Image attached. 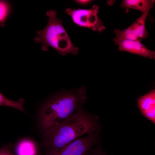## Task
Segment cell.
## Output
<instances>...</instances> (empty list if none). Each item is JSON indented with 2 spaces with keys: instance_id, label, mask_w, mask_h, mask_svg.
Returning <instances> with one entry per match:
<instances>
[{
  "instance_id": "7c38bea8",
  "label": "cell",
  "mask_w": 155,
  "mask_h": 155,
  "mask_svg": "<svg viewBox=\"0 0 155 155\" xmlns=\"http://www.w3.org/2000/svg\"><path fill=\"white\" fill-rule=\"evenodd\" d=\"M11 11L10 4L8 1L0 0V25L1 27L4 26Z\"/></svg>"
},
{
  "instance_id": "5bb4252c",
  "label": "cell",
  "mask_w": 155,
  "mask_h": 155,
  "mask_svg": "<svg viewBox=\"0 0 155 155\" xmlns=\"http://www.w3.org/2000/svg\"><path fill=\"white\" fill-rule=\"evenodd\" d=\"M86 155H105L102 152L98 149H96Z\"/></svg>"
},
{
  "instance_id": "4fadbf2b",
  "label": "cell",
  "mask_w": 155,
  "mask_h": 155,
  "mask_svg": "<svg viewBox=\"0 0 155 155\" xmlns=\"http://www.w3.org/2000/svg\"><path fill=\"white\" fill-rule=\"evenodd\" d=\"M12 144L9 143L8 144L0 148V155H16L11 152Z\"/></svg>"
},
{
  "instance_id": "9c48e42d",
  "label": "cell",
  "mask_w": 155,
  "mask_h": 155,
  "mask_svg": "<svg viewBox=\"0 0 155 155\" xmlns=\"http://www.w3.org/2000/svg\"><path fill=\"white\" fill-rule=\"evenodd\" d=\"M155 0H124L121 5L122 8L132 9L139 10L143 13L149 11L153 8Z\"/></svg>"
},
{
  "instance_id": "277c9868",
  "label": "cell",
  "mask_w": 155,
  "mask_h": 155,
  "mask_svg": "<svg viewBox=\"0 0 155 155\" xmlns=\"http://www.w3.org/2000/svg\"><path fill=\"white\" fill-rule=\"evenodd\" d=\"M99 9L98 6L94 5L89 9L67 8L65 12L71 16L73 22L78 26L101 32L105 27L98 17Z\"/></svg>"
},
{
  "instance_id": "9a60e30c",
  "label": "cell",
  "mask_w": 155,
  "mask_h": 155,
  "mask_svg": "<svg viewBox=\"0 0 155 155\" xmlns=\"http://www.w3.org/2000/svg\"><path fill=\"white\" fill-rule=\"evenodd\" d=\"M75 1L78 4L83 5H86L90 3L92 1L91 0H75Z\"/></svg>"
},
{
  "instance_id": "3957f363",
  "label": "cell",
  "mask_w": 155,
  "mask_h": 155,
  "mask_svg": "<svg viewBox=\"0 0 155 155\" xmlns=\"http://www.w3.org/2000/svg\"><path fill=\"white\" fill-rule=\"evenodd\" d=\"M46 14L49 18L48 24L44 29L37 31L38 36L34 38L35 41L41 44L43 51H47L50 46L62 56L67 54L78 55V48L72 43L62 20L57 18L56 11L50 10Z\"/></svg>"
},
{
  "instance_id": "8fae6325",
  "label": "cell",
  "mask_w": 155,
  "mask_h": 155,
  "mask_svg": "<svg viewBox=\"0 0 155 155\" xmlns=\"http://www.w3.org/2000/svg\"><path fill=\"white\" fill-rule=\"evenodd\" d=\"M24 102V99L22 98L16 101L12 100L6 97L0 92V106L12 107L25 112L23 106Z\"/></svg>"
},
{
  "instance_id": "8992f818",
  "label": "cell",
  "mask_w": 155,
  "mask_h": 155,
  "mask_svg": "<svg viewBox=\"0 0 155 155\" xmlns=\"http://www.w3.org/2000/svg\"><path fill=\"white\" fill-rule=\"evenodd\" d=\"M148 13V12L143 13L130 26L123 30L115 29L114 31L116 35L115 38L140 42L147 38L148 34L146 29L145 21Z\"/></svg>"
},
{
  "instance_id": "5b68a950",
  "label": "cell",
  "mask_w": 155,
  "mask_h": 155,
  "mask_svg": "<svg viewBox=\"0 0 155 155\" xmlns=\"http://www.w3.org/2000/svg\"><path fill=\"white\" fill-rule=\"evenodd\" d=\"M97 133L78 138L65 146L57 149H46V155H86L96 140Z\"/></svg>"
},
{
  "instance_id": "7a4b0ae2",
  "label": "cell",
  "mask_w": 155,
  "mask_h": 155,
  "mask_svg": "<svg viewBox=\"0 0 155 155\" xmlns=\"http://www.w3.org/2000/svg\"><path fill=\"white\" fill-rule=\"evenodd\" d=\"M86 90L85 87L82 86L76 90L59 93L47 100L40 112L42 129L45 131L74 114L85 102Z\"/></svg>"
},
{
  "instance_id": "ba28073f",
  "label": "cell",
  "mask_w": 155,
  "mask_h": 155,
  "mask_svg": "<svg viewBox=\"0 0 155 155\" xmlns=\"http://www.w3.org/2000/svg\"><path fill=\"white\" fill-rule=\"evenodd\" d=\"M137 106L142 114L155 124V90L140 97Z\"/></svg>"
},
{
  "instance_id": "52a82bcc",
  "label": "cell",
  "mask_w": 155,
  "mask_h": 155,
  "mask_svg": "<svg viewBox=\"0 0 155 155\" xmlns=\"http://www.w3.org/2000/svg\"><path fill=\"white\" fill-rule=\"evenodd\" d=\"M113 40L120 51H125L150 59L155 58V52L148 49L140 42L115 38Z\"/></svg>"
},
{
  "instance_id": "6da1fadb",
  "label": "cell",
  "mask_w": 155,
  "mask_h": 155,
  "mask_svg": "<svg viewBox=\"0 0 155 155\" xmlns=\"http://www.w3.org/2000/svg\"><path fill=\"white\" fill-rule=\"evenodd\" d=\"M98 128L94 117L81 107L71 116L45 131L43 145L45 149L60 148L84 134L93 133Z\"/></svg>"
},
{
  "instance_id": "30bf717a",
  "label": "cell",
  "mask_w": 155,
  "mask_h": 155,
  "mask_svg": "<svg viewBox=\"0 0 155 155\" xmlns=\"http://www.w3.org/2000/svg\"><path fill=\"white\" fill-rule=\"evenodd\" d=\"M16 155H37V147L32 141L27 139L20 141L16 148Z\"/></svg>"
}]
</instances>
